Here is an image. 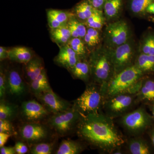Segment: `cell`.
Here are the masks:
<instances>
[{
  "instance_id": "1",
  "label": "cell",
  "mask_w": 154,
  "mask_h": 154,
  "mask_svg": "<svg viewBox=\"0 0 154 154\" xmlns=\"http://www.w3.org/2000/svg\"><path fill=\"white\" fill-rule=\"evenodd\" d=\"M113 120L103 112L83 116L76 131L77 135L102 152L113 154L125 146L126 140Z\"/></svg>"
},
{
  "instance_id": "2",
  "label": "cell",
  "mask_w": 154,
  "mask_h": 154,
  "mask_svg": "<svg viewBox=\"0 0 154 154\" xmlns=\"http://www.w3.org/2000/svg\"><path fill=\"white\" fill-rule=\"evenodd\" d=\"M146 75L134 65L113 76L102 89L105 98L122 94H137Z\"/></svg>"
},
{
  "instance_id": "3",
  "label": "cell",
  "mask_w": 154,
  "mask_h": 154,
  "mask_svg": "<svg viewBox=\"0 0 154 154\" xmlns=\"http://www.w3.org/2000/svg\"><path fill=\"white\" fill-rule=\"evenodd\" d=\"M142 105L119 119L125 132L130 137L142 136L153 126L154 119Z\"/></svg>"
},
{
  "instance_id": "4",
  "label": "cell",
  "mask_w": 154,
  "mask_h": 154,
  "mask_svg": "<svg viewBox=\"0 0 154 154\" xmlns=\"http://www.w3.org/2000/svg\"><path fill=\"white\" fill-rule=\"evenodd\" d=\"M105 96L101 86L88 83L83 94L74 101L73 107L83 116L102 112Z\"/></svg>"
},
{
  "instance_id": "5",
  "label": "cell",
  "mask_w": 154,
  "mask_h": 154,
  "mask_svg": "<svg viewBox=\"0 0 154 154\" xmlns=\"http://www.w3.org/2000/svg\"><path fill=\"white\" fill-rule=\"evenodd\" d=\"M91 82L100 85L103 89L114 75L110 51L96 50L89 57Z\"/></svg>"
},
{
  "instance_id": "6",
  "label": "cell",
  "mask_w": 154,
  "mask_h": 154,
  "mask_svg": "<svg viewBox=\"0 0 154 154\" xmlns=\"http://www.w3.org/2000/svg\"><path fill=\"white\" fill-rule=\"evenodd\" d=\"M140 104L137 94H122L105 98L102 112L112 119H118L135 109Z\"/></svg>"
},
{
  "instance_id": "7",
  "label": "cell",
  "mask_w": 154,
  "mask_h": 154,
  "mask_svg": "<svg viewBox=\"0 0 154 154\" xmlns=\"http://www.w3.org/2000/svg\"><path fill=\"white\" fill-rule=\"evenodd\" d=\"M83 116L74 107L53 114L48 120V124L57 135L65 136L76 131Z\"/></svg>"
},
{
  "instance_id": "8",
  "label": "cell",
  "mask_w": 154,
  "mask_h": 154,
  "mask_svg": "<svg viewBox=\"0 0 154 154\" xmlns=\"http://www.w3.org/2000/svg\"><path fill=\"white\" fill-rule=\"evenodd\" d=\"M110 53L114 75L134 65L137 57L133 45L128 41L110 51Z\"/></svg>"
},
{
  "instance_id": "9",
  "label": "cell",
  "mask_w": 154,
  "mask_h": 154,
  "mask_svg": "<svg viewBox=\"0 0 154 154\" xmlns=\"http://www.w3.org/2000/svg\"><path fill=\"white\" fill-rule=\"evenodd\" d=\"M105 36L107 43L116 48L128 41L129 29L126 22L119 20L109 24L106 28Z\"/></svg>"
},
{
  "instance_id": "10",
  "label": "cell",
  "mask_w": 154,
  "mask_h": 154,
  "mask_svg": "<svg viewBox=\"0 0 154 154\" xmlns=\"http://www.w3.org/2000/svg\"><path fill=\"white\" fill-rule=\"evenodd\" d=\"M19 132L22 140L33 145L45 140L48 134L46 127L38 122H28L23 125L20 128Z\"/></svg>"
},
{
  "instance_id": "11",
  "label": "cell",
  "mask_w": 154,
  "mask_h": 154,
  "mask_svg": "<svg viewBox=\"0 0 154 154\" xmlns=\"http://www.w3.org/2000/svg\"><path fill=\"white\" fill-rule=\"evenodd\" d=\"M36 97L53 114L66 111L73 107V104L60 98L52 89L36 95Z\"/></svg>"
},
{
  "instance_id": "12",
  "label": "cell",
  "mask_w": 154,
  "mask_h": 154,
  "mask_svg": "<svg viewBox=\"0 0 154 154\" xmlns=\"http://www.w3.org/2000/svg\"><path fill=\"white\" fill-rule=\"evenodd\" d=\"M49 113L44 105L35 100L23 102L21 106V114L28 122H38L46 118Z\"/></svg>"
},
{
  "instance_id": "13",
  "label": "cell",
  "mask_w": 154,
  "mask_h": 154,
  "mask_svg": "<svg viewBox=\"0 0 154 154\" xmlns=\"http://www.w3.org/2000/svg\"><path fill=\"white\" fill-rule=\"evenodd\" d=\"M59 48L58 54L54 57V61L56 64L69 71L81 58L68 44Z\"/></svg>"
},
{
  "instance_id": "14",
  "label": "cell",
  "mask_w": 154,
  "mask_h": 154,
  "mask_svg": "<svg viewBox=\"0 0 154 154\" xmlns=\"http://www.w3.org/2000/svg\"><path fill=\"white\" fill-rule=\"evenodd\" d=\"M139 104L149 106L154 103V79L146 75L139 90L137 93Z\"/></svg>"
},
{
  "instance_id": "15",
  "label": "cell",
  "mask_w": 154,
  "mask_h": 154,
  "mask_svg": "<svg viewBox=\"0 0 154 154\" xmlns=\"http://www.w3.org/2000/svg\"><path fill=\"white\" fill-rule=\"evenodd\" d=\"M46 14L50 29L59 28L67 25L74 15L72 11L57 9H48L46 11Z\"/></svg>"
},
{
  "instance_id": "16",
  "label": "cell",
  "mask_w": 154,
  "mask_h": 154,
  "mask_svg": "<svg viewBox=\"0 0 154 154\" xmlns=\"http://www.w3.org/2000/svg\"><path fill=\"white\" fill-rule=\"evenodd\" d=\"M8 91L13 96H22L25 92V86L22 77L16 70L11 69L6 74Z\"/></svg>"
},
{
  "instance_id": "17",
  "label": "cell",
  "mask_w": 154,
  "mask_h": 154,
  "mask_svg": "<svg viewBox=\"0 0 154 154\" xmlns=\"http://www.w3.org/2000/svg\"><path fill=\"white\" fill-rule=\"evenodd\" d=\"M127 152L130 154H150V146L142 136L130 137L126 139L125 145Z\"/></svg>"
},
{
  "instance_id": "18",
  "label": "cell",
  "mask_w": 154,
  "mask_h": 154,
  "mask_svg": "<svg viewBox=\"0 0 154 154\" xmlns=\"http://www.w3.org/2000/svg\"><path fill=\"white\" fill-rule=\"evenodd\" d=\"M68 71L74 79L82 80L87 84L91 82V68L89 58L80 59Z\"/></svg>"
},
{
  "instance_id": "19",
  "label": "cell",
  "mask_w": 154,
  "mask_h": 154,
  "mask_svg": "<svg viewBox=\"0 0 154 154\" xmlns=\"http://www.w3.org/2000/svg\"><path fill=\"white\" fill-rule=\"evenodd\" d=\"M24 66V74L29 83L38 77L45 69L43 61L35 56Z\"/></svg>"
},
{
  "instance_id": "20",
  "label": "cell",
  "mask_w": 154,
  "mask_h": 154,
  "mask_svg": "<svg viewBox=\"0 0 154 154\" xmlns=\"http://www.w3.org/2000/svg\"><path fill=\"white\" fill-rule=\"evenodd\" d=\"M35 56L28 48L17 46L9 49V59L18 63H27Z\"/></svg>"
},
{
  "instance_id": "21",
  "label": "cell",
  "mask_w": 154,
  "mask_h": 154,
  "mask_svg": "<svg viewBox=\"0 0 154 154\" xmlns=\"http://www.w3.org/2000/svg\"><path fill=\"white\" fill-rule=\"evenodd\" d=\"M50 29L51 40L57 44L59 48L67 44L72 38L71 33L67 24L59 28Z\"/></svg>"
},
{
  "instance_id": "22",
  "label": "cell",
  "mask_w": 154,
  "mask_h": 154,
  "mask_svg": "<svg viewBox=\"0 0 154 154\" xmlns=\"http://www.w3.org/2000/svg\"><path fill=\"white\" fill-rule=\"evenodd\" d=\"M30 85L31 92L35 96L52 89L48 79L45 69L38 77L30 83Z\"/></svg>"
},
{
  "instance_id": "23",
  "label": "cell",
  "mask_w": 154,
  "mask_h": 154,
  "mask_svg": "<svg viewBox=\"0 0 154 154\" xmlns=\"http://www.w3.org/2000/svg\"><path fill=\"white\" fill-rule=\"evenodd\" d=\"M96 10L88 0H84L77 4L72 12L77 19L84 23Z\"/></svg>"
},
{
  "instance_id": "24",
  "label": "cell",
  "mask_w": 154,
  "mask_h": 154,
  "mask_svg": "<svg viewBox=\"0 0 154 154\" xmlns=\"http://www.w3.org/2000/svg\"><path fill=\"white\" fill-rule=\"evenodd\" d=\"M85 146L77 141L64 140L61 143L57 154H79L85 150Z\"/></svg>"
},
{
  "instance_id": "25",
  "label": "cell",
  "mask_w": 154,
  "mask_h": 154,
  "mask_svg": "<svg viewBox=\"0 0 154 154\" xmlns=\"http://www.w3.org/2000/svg\"><path fill=\"white\" fill-rule=\"evenodd\" d=\"M134 65L145 75L154 72V55L140 53L137 57Z\"/></svg>"
},
{
  "instance_id": "26",
  "label": "cell",
  "mask_w": 154,
  "mask_h": 154,
  "mask_svg": "<svg viewBox=\"0 0 154 154\" xmlns=\"http://www.w3.org/2000/svg\"><path fill=\"white\" fill-rule=\"evenodd\" d=\"M67 25L72 37L84 38L87 31V27L84 22H81L73 15L69 20Z\"/></svg>"
},
{
  "instance_id": "27",
  "label": "cell",
  "mask_w": 154,
  "mask_h": 154,
  "mask_svg": "<svg viewBox=\"0 0 154 154\" xmlns=\"http://www.w3.org/2000/svg\"><path fill=\"white\" fill-rule=\"evenodd\" d=\"M68 45L76 53L81 59L88 58V50L84 39L80 38L72 37Z\"/></svg>"
},
{
  "instance_id": "28",
  "label": "cell",
  "mask_w": 154,
  "mask_h": 154,
  "mask_svg": "<svg viewBox=\"0 0 154 154\" xmlns=\"http://www.w3.org/2000/svg\"><path fill=\"white\" fill-rule=\"evenodd\" d=\"M17 111L18 107L17 105L1 100L0 119L11 121L16 117Z\"/></svg>"
},
{
  "instance_id": "29",
  "label": "cell",
  "mask_w": 154,
  "mask_h": 154,
  "mask_svg": "<svg viewBox=\"0 0 154 154\" xmlns=\"http://www.w3.org/2000/svg\"><path fill=\"white\" fill-rule=\"evenodd\" d=\"M122 0H106L104 9L105 15L109 19H113L118 15L121 9Z\"/></svg>"
},
{
  "instance_id": "30",
  "label": "cell",
  "mask_w": 154,
  "mask_h": 154,
  "mask_svg": "<svg viewBox=\"0 0 154 154\" xmlns=\"http://www.w3.org/2000/svg\"><path fill=\"white\" fill-rule=\"evenodd\" d=\"M104 21L100 10L96 9L95 12L84 22L87 28L100 30L104 25Z\"/></svg>"
},
{
  "instance_id": "31",
  "label": "cell",
  "mask_w": 154,
  "mask_h": 154,
  "mask_svg": "<svg viewBox=\"0 0 154 154\" xmlns=\"http://www.w3.org/2000/svg\"><path fill=\"white\" fill-rule=\"evenodd\" d=\"M86 45L88 47H95L100 40L99 30L91 28H87V33L84 38Z\"/></svg>"
},
{
  "instance_id": "32",
  "label": "cell",
  "mask_w": 154,
  "mask_h": 154,
  "mask_svg": "<svg viewBox=\"0 0 154 154\" xmlns=\"http://www.w3.org/2000/svg\"><path fill=\"white\" fill-rule=\"evenodd\" d=\"M154 0H132L131 3V11L135 14L146 13L147 8Z\"/></svg>"
},
{
  "instance_id": "33",
  "label": "cell",
  "mask_w": 154,
  "mask_h": 154,
  "mask_svg": "<svg viewBox=\"0 0 154 154\" xmlns=\"http://www.w3.org/2000/svg\"><path fill=\"white\" fill-rule=\"evenodd\" d=\"M54 144L38 143L33 144L30 150L32 154H51L54 149Z\"/></svg>"
},
{
  "instance_id": "34",
  "label": "cell",
  "mask_w": 154,
  "mask_h": 154,
  "mask_svg": "<svg viewBox=\"0 0 154 154\" xmlns=\"http://www.w3.org/2000/svg\"><path fill=\"white\" fill-rule=\"evenodd\" d=\"M141 50V53L154 55V34H149L145 38Z\"/></svg>"
},
{
  "instance_id": "35",
  "label": "cell",
  "mask_w": 154,
  "mask_h": 154,
  "mask_svg": "<svg viewBox=\"0 0 154 154\" xmlns=\"http://www.w3.org/2000/svg\"><path fill=\"white\" fill-rule=\"evenodd\" d=\"M0 133L11 134H15L16 131L11 121L0 119Z\"/></svg>"
},
{
  "instance_id": "36",
  "label": "cell",
  "mask_w": 154,
  "mask_h": 154,
  "mask_svg": "<svg viewBox=\"0 0 154 154\" xmlns=\"http://www.w3.org/2000/svg\"><path fill=\"white\" fill-rule=\"evenodd\" d=\"M7 76L2 69H1L0 71V98L3 100L7 91Z\"/></svg>"
},
{
  "instance_id": "37",
  "label": "cell",
  "mask_w": 154,
  "mask_h": 154,
  "mask_svg": "<svg viewBox=\"0 0 154 154\" xmlns=\"http://www.w3.org/2000/svg\"><path fill=\"white\" fill-rule=\"evenodd\" d=\"M15 150L17 154H25L28 152V146L22 142H17L15 144Z\"/></svg>"
},
{
  "instance_id": "38",
  "label": "cell",
  "mask_w": 154,
  "mask_h": 154,
  "mask_svg": "<svg viewBox=\"0 0 154 154\" xmlns=\"http://www.w3.org/2000/svg\"><path fill=\"white\" fill-rule=\"evenodd\" d=\"M88 1L95 8L100 10V9L104 7L106 0H88Z\"/></svg>"
},
{
  "instance_id": "39",
  "label": "cell",
  "mask_w": 154,
  "mask_h": 154,
  "mask_svg": "<svg viewBox=\"0 0 154 154\" xmlns=\"http://www.w3.org/2000/svg\"><path fill=\"white\" fill-rule=\"evenodd\" d=\"M1 154H17L14 147H7L3 146L0 149Z\"/></svg>"
},
{
  "instance_id": "40",
  "label": "cell",
  "mask_w": 154,
  "mask_h": 154,
  "mask_svg": "<svg viewBox=\"0 0 154 154\" xmlns=\"http://www.w3.org/2000/svg\"><path fill=\"white\" fill-rule=\"evenodd\" d=\"M9 59V49L1 46L0 47V60L1 61Z\"/></svg>"
},
{
  "instance_id": "41",
  "label": "cell",
  "mask_w": 154,
  "mask_h": 154,
  "mask_svg": "<svg viewBox=\"0 0 154 154\" xmlns=\"http://www.w3.org/2000/svg\"><path fill=\"white\" fill-rule=\"evenodd\" d=\"M11 135L4 133H0V147L5 146Z\"/></svg>"
},
{
  "instance_id": "42",
  "label": "cell",
  "mask_w": 154,
  "mask_h": 154,
  "mask_svg": "<svg viewBox=\"0 0 154 154\" xmlns=\"http://www.w3.org/2000/svg\"><path fill=\"white\" fill-rule=\"evenodd\" d=\"M151 141L152 145L154 149V127L153 126L147 131Z\"/></svg>"
},
{
  "instance_id": "43",
  "label": "cell",
  "mask_w": 154,
  "mask_h": 154,
  "mask_svg": "<svg viewBox=\"0 0 154 154\" xmlns=\"http://www.w3.org/2000/svg\"><path fill=\"white\" fill-rule=\"evenodd\" d=\"M146 13L154 14V2L149 5L146 10Z\"/></svg>"
},
{
  "instance_id": "44",
  "label": "cell",
  "mask_w": 154,
  "mask_h": 154,
  "mask_svg": "<svg viewBox=\"0 0 154 154\" xmlns=\"http://www.w3.org/2000/svg\"><path fill=\"white\" fill-rule=\"evenodd\" d=\"M148 107H149V109L151 112L152 116L154 119V103L152 104V105H149V106H148Z\"/></svg>"
},
{
  "instance_id": "45",
  "label": "cell",
  "mask_w": 154,
  "mask_h": 154,
  "mask_svg": "<svg viewBox=\"0 0 154 154\" xmlns=\"http://www.w3.org/2000/svg\"><path fill=\"white\" fill-rule=\"evenodd\" d=\"M152 21L153 22H154V18H152Z\"/></svg>"
}]
</instances>
